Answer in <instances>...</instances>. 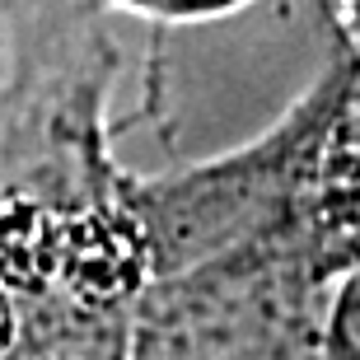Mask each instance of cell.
<instances>
[{"label":"cell","mask_w":360,"mask_h":360,"mask_svg":"<svg viewBox=\"0 0 360 360\" xmlns=\"http://www.w3.org/2000/svg\"><path fill=\"white\" fill-rule=\"evenodd\" d=\"M112 5L141 14V19H155V24H201V19L243 10L248 0H112Z\"/></svg>","instance_id":"6da1fadb"},{"label":"cell","mask_w":360,"mask_h":360,"mask_svg":"<svg viewBox=\"0 0 360 360\" xmlns=\"http://www.w3.org/2000/svg\"><path fill=\"white\" fill-rule=\"evenodd\" d=\"M5 333H10V309H5V300H0V342H5Z\"/></svg>","instance_id":"7a4b0ae2"}]
</instances>
